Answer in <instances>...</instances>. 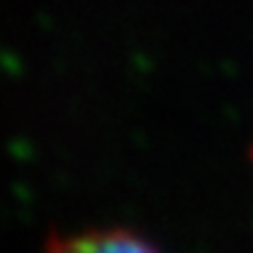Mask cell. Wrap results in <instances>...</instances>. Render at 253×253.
Segmentation results:
<instances>
[{
	"instance_id": "cell-1",
	"label": "cell",
	"mask_w": 253,
	"mask_h": 253,
	"mask_svg": "<svg viewBox=\"0 0 253 253\" xmlns=\"http://www.w3.org/2000/svg\"><path fill=\"white\" fill-rule=\"evenodd\" d=\"M49 253H159L151 243L124 229H94L70 237H57Z\"/></svg>"
}]
</instances>
